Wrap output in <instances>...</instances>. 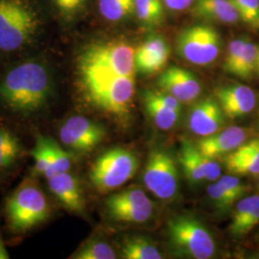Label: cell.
Returning a JSON list of instances; mask_svg holds the SVG:
<instances>
[{
  "label": "cell",
  "instance_id": "24",
  "mask_svg": "<svg viewBox=\"0 0 259 259\" xmlns=\"http://www.w3.org/2000/svg\"><path fill=\"white\" fill-rule=\"evenodd\" d=\"M162 0H136L135 15L139 22L147 29H155L164 19Z\"/></svg>",
  "mask_w": 259,
  "mask_h": 259
},
{
  "label": "cell",
  "instance_id": "13",
  "mask_svg": "<svg viewBox=\"0 0 259 259\" xmlns=\"http://www.w3.org/2000/svg\"><path fill=\"white\" fill-rule=\"evenodd\" d=\"M215 96L225 115L230 119H237L247 115L256 105L254 92L240 83L220 87L215 91Z\"/></svg>",
  "mask_w": 259,
  "mask_h": 259
},
{
  "label": "cell",
  "instance_id": "9",
  "mask_svg": "<svg viewBox=\"0 0 259 259\" xmlns=\"http://www.w3.org/2000/svg\"><path fill=\"white\" fill-rule=\"evenodd\" d=\"M105 205L109 216L117 222H147L154 212L152 201L140 188H129L111 195Z\"/></svg>",
  "mask_w": 259,
  "mask_h": 259
},
{
  "label": "cell",
  "instance_id": "31",
  "mask_svg": "<svg viewBox=\"0 0 259 259\" xmlns=\"http://www.w3.org/2000/svg\"><path fill=\"white\" fill-rule=\"evenodd\" d=\"M206 192L214 205L217 208H220L223 210L228 209L236 202L232 196L226 191V189L222 185L218 183V181L209 185L206 189Z\"/></svg>",
  "mask_w": 259,
  "mask_h": 259
},
{
  "label": "cell",
  "instance_id": "12",
  "mask_svg": "<svg viewBox=\"0 0 259 259\" xmlns=\"http://www.w3.org/2000/svg\"><path fill=\"white\" fill-rule=\"evenodd\" d=\"M157 85L180 102L194 101L202 92V85L195 75L180 66H170L157 79Z\"/></svg>",
  "mask_w": 259,
  "mask_h": 259
},
{
  "label": "cell",
  "instance_id": "6",
  "mask_svg": "<svg viewBox=\"0 0 259 259\" xmlns=\"http://www.w3.org/2000/svg\"><path fill=\"white\" fill-rule=\"evenodd\" d=\"M139 159L127 149L115 147L103 153L94 161L90 180L95 189L108 193L125 185L137 173Z\"/></svg>",
  "mask_w": 259,
  "mask_h": 259
},
{
  "label": "cell",
  "instance_id": "29",
  "mask_svg": "<svg viewBox=\"0 0 259 259\" xmlns=\"http://www.w3.org/2000/svg\"><path fill=\"white\" fill-rule=\"evenodd\" d=\"M72 165L71 157L69 154L65 151L64 149L61 148L58 143L55 142L53 139L51 141V163L49 170L47 171L46 178L49 179L51 177L68 172Z\"/></svg>",
  "mask_w": 259,
  "mask_h": 259
},
{
  "label": "cell",
  "instance_id": "20",
  "mask_svg": "<svg viewBox=\"0 0 259 259\" xmlns=\"http://www.w3.org/2000/svg\"><path fill=\"white\" fill-rule=\"evenodd\" d=\"M259 224V196L252 195L240 200L232 214L230 232L233 236L241 237Z\"/></svg>",
  "mask_w": 259,
  "mask_h": 259
},
{
  "label": "cell",
  "instance_id": "37",
  "mask_svg": "<svg viewBox=\"0 0 259 259\" xmlns=\"http://www.w3.org/2000/svg\"><path fill=\"white\" fill-rule=\"evenodd\" d=\"M257 71L259 73V48H258V60H257Z\"/></svg>",
  "mask_w": 259,
  "mask_h": 259
},
{
  "label": "cell",
  "instance_id": "19",
  "mask_svg": "<svg viewBox=\"0 0 259 259\" xmlns=\"http://www.w3.org/2000/svg\"><path fill=\"white\" fill-rule=\"evenodd\" d=\"M191 6L193 17L205 21L234 24L240 19L230 0H195Z\"/></svg>",
  "mask_w": 259,
  "mask_h": 259
},
{
  "label": "cell",
  "instance_id": "14",
  "mask_svg": "<svg viewBox=\"0 0 259 259\" xmlns=\"http://www.w3.org/2000/svg\"><path fill=\"white\" fill-rule=\"evenodd\" d=\"M225 116L217 100L206 97L192 107L188 115V127L197 136L208 137L222 129Z\"/></svg>",
  "mask_w": 259,
  "mask_h": 259
},
{
  "label": "cell",
  "instance_id": "21",
  "mask_svg": "<svg viewBox=\"0 0 259 259\" xmlns=\"http://www.w3.org/2000/svg\"><path fill=\"white\" fill-rule=\"evenodd\" d=\"M142 100L150 118L158 129H172L180 119L182 111H176L161 102L155 91H145L142 93Z\"/></svg>",
  "mask_w": 259,
  "mask_h": 259
},
{
  "label": "cell",
  "instance_id": "2",
  "mask_svg": "<svg viewBox=\"0 0 259 259\" xmlns=\"http://www.w3.org/2000/svg\"><path fill=\"white\" fill-rule=\"evenodd\" d=\"M53 93L47 65L27 61L13 67L0 83V101L11 111L33 114L44 110Z\"/></svg>",
  "mask_w": 259,
  "mask_h": 259
},
{
  "label": "cell",
  "instance_id": "17",
  "mask_svg": "<svg viewBox=\"0 0 259 259\" xmlns=\"http://www.w3.org/2000/svg\"><path fill=\"white\" fill-rule=\"evenodd\" d=\"M48 180V187L60 203L75 213H83L84 200L78 180L68 172L54 175Z\"/></svg>",
  "mask_w": 259,
  "mask_h": 259
},
{
  "label": "cell",
  "instance_id": "16",
  "mask_svg": "<svg viewBox=\"0 0 259 259\" xmlns=\"http://www.w3.org/2000/svg\"><path fill=\"white\" fill-rule=\"evenodd\" d=\"M248 136L247 130L233 126L220 133L204 137L197 143L200 152L210 158H217L232 153L245 143Z\"/></svg>",
  "mask_w": 259,
  "mask_h": 259
},
{
  "label": "cell",
  "instance_id": "11",
  "mask_svg": "<svg viewBox=\"0 0 259 259\" xmlns=\"http://www.w3.org/2000/svg\"><path fill=\"white\" fill-rule=\"evenodd\" d=\"M179 161L186 179L192 185L204 181L215 182L221 177V167L215 159L203 155L197 146L182 139Z\"/></svg>",
  "mask_w": 259,
  "mask_h": 259
},
{
  "label": "cell",
  "instance_id": "7",
  "mask_svg": "<svg viewBox=\"0 0 259 259\" xmlns=\"http://www.w3.org/2000/svg\"><path fill=\"white\" fill-rule=\"evenodd\" d=\"M180 57L195 65H208L218 58L221 50V37L215 28L197 24L185 28L176 38Z\"/></svg>",
  "mask_w": 259,
  "mask_h": 259
},
{
  "label": "cell",
  "instance_id": "27",
  "mask_svg": "<svg viewBox=\"0 0 259 259\" xmlns=\"http://www.w3.org/2000/svg\"><path fill=\"white\" fill-rule=\"evenodd\" d=\"M116 254L111 245L100 240H90L72 254L75 259H114Z\"/></svg>",
  "mask_w": 259,
  "mask_h": 259
},
{
  "label": "cell",
  "instance_id": "36",
  "mask_svg": "<svg viewBox=\"0 0 259 259\" xmlns=\"http://www.w3.org/2000/svg\"><path fill=\"white\" fill-rule=\"evenodd\" d=\"M9 253L6 250V247L4 245V242H3V238L1 236V233H0V259H9Z\"/></svg>",
  "mask_w": 259,
  "mask_h": 259
},
{
  "label": "cell",
  "instance_id": "28",
  "mask_svg": "<svg viewBox=\"0 0 259 259\" xmlns=\"http://www.w3.org/2000/svg\"><path fill=\"white\" fill-rule=\"evenodd\" d=\"M51 141L52 139L37 136L36 145L32 151L34 158V170L37 174L47 175L51 163Z\"/></svg>",
  "mask_w": 259,
  "mask_h": 259
},
{
  "label": "cell",
  "instance_id": "25",
  "mask_svg": "<svg viewBox=\"0 0 259 259\" xmlns=\"http://www.w3.org/2000/svg\"><path fill=\"white\" fill-rule=\"evenodd\" d=\"M258 47L252 44L250 39L246 41L239 58L232 67L231 74L235 75L242 79H250L257 70Z\"/></svg>",
  "mask_w": 259,
  "mask_h": 259
},
{
  "label": "cell",
  "instance_id": "35",
  "mask_svg": "<svg viewBox=\"0 0 259 259\" xmlns=\"http://www.w3.org/2000/svg\"><path fill=\"white\" fill-rule=\"evenodd\" d=\"M194 1L195 0H162L167 9L174 12H181L189 8Z\"/></svg>",
  "mask_w": 259,
  "mask_h": 259
},
{
  "label": "cell",
  "instance_id": "33",
  "mask_svg": "<svg viewBox=\"0 0 259 259\" xmlns=\"http://www.w3.org/2000/svg\"><path fill=\"white\" fill-rule=\"evenodd\" d=\"M248 40L247 37H240L233 39L230 42L228 47V51L226 55V60H225V65L224 68L227 72L231 73L232 67L235 65L237 59L239 58L241 52L243 50V47L245 46L246 41Z\"/></svg>",
  "mask_w": 259,
  "mask_h": 259
},
{
  "label": "cell",
  "instance_id": "32",
  "mask_svg": "<svg viewBox=\"0 0 259 259\" xmlns=\"http://www.w3.org/2000/svg\"><path fill=\"white\" fill-rule=\"evenodd\" d=\"M218 183L222 185L226 191L237 201L247 192V187L238 178L234 176H221L218 179Z\"/></svg>",
  "mask_w": 259,
  "mask_h": 259
},
{
  "label": "cell",
  "instance_id": "34",
  "mask_svg": "<svg viewBox=\"0 0 259 259\" xmlns=\"http://www.w3.org/2000/svg\"><path fill=\"white\" fill-rule=\"evenodd\" d=\"M60 14L66 19H71L83 10L88 0H52Z\"/></svg>",
  "mask_w": 259,
  "mask_h": 259
},
{
  "label": "cell",
  "instance_id": "10",
  "mask_svg": "<svg viewBox=\"0 0 259 259\" xmlns=\"http://www.w3.org/2000/svg\"><path fill=\"white\" fill-rule=\"evenodd\" d=\"M106 130L101 124L84 116L68 118L60 129V139L66 147L78 152H91L102 142Z\"/></svg>",
  "mask_w": 259,
  "mask_h": 259
},
{
  "label": "cell",
  "instance_id": "4",
  "mask_svg": "<svg viewBox=\"0 0 259 259\" xmlns=\"http://www.w3.org/2000/svg\"><path fill=\"white\" fill-rule=\"evenodd\" d=\"M50 204L40 187L26 180L10 195L5 203V217L14 233L29 232L46 222Z\"/></svg>",
  "mask_w": 259,
  "mask_h": 259
},
{
  "label": "cell",
  "instance_id": "18",
  "mask_svg": "<svg viewBox=\"0 0 259 259\" xmlns=\"http://www.w3.org/2000/svg\"><path fill=\"white\" fill-rule=\"evenodd\" d=\"M227 169L236 175H259V139L245 142L224 157Z\"/></svg>",
  "mask_w": 259,
  "mask_h": 259
},
{
  "label": "cell",
  "instance_id": "15",
  "mask_svg": "<svg viewBox=\"0 0 259 259\" xmlns=\"http://www.w3.org/2000/svg\"><path fill=\"white\" fill-rule=\"evenodd\" d=\"M170 56V47L162 36L148 37L135 53L136 70L142 74H153L161 70Z\"/></svg>",
  "mask_w": 259,
  "mask_h": 259
},
{
  "label": "cell",
  "instance_id": "1",
  "mask_svg": "<svg viewBox=\"0 0 259 259\" xmlns=\"http://www.w3.org/2000/svg\"><path fill=\"white\" fill-rule=\"evenodd\" d=\"M136 50L118 39L88 45L77 59V76L87 102L116 119L131 113L136 93Z\"/></svg>",
  "mask_w": 259,
  "mask_h": 259
},
{
  "label": "cell",
  "instance_id": "3",
  "mask_svg": "<svg viewBox=\"0 0 259 259\" xmlns=\"http://www.w3.org/2000/svg\"><path fill=\"white\" fill-rule=\"evenodd\" d=\"M39 24V15L31 0H0V53L27 47Z\"/></svg>",
  "mask_w": 259,
  "mask_h": 259
},
{
  "label": "cell",
  "instance_id": "23",
  "mask_svg": "<svg viewBox=\"0 0 259 259\" xmlns=\"http://www.w3.org/2000/svg\"><path fill=\"white\" fill-rule=\"evenodd\" d=\"M22 145L16 135L0 126V170L14 166L22 155Z\"/></svg>",
  "mask_w": 259,
  "mask_h": 259
},
{
  "label": "cell",
  "instance_id": "5",
  "mask_svg": "<svg viewBox=\"0 0 259 259\" xmlns=\"http://www.w3.org/2000/svg\"><path fill=\"white\" fill-rule=\"evenodd\" d=\"M167 236L178 255L194 259L211 258L215 242L211 233L193 216L176 215L167 222Z\"/></svg>",
  "mask_w": 259,
  "mask_h": 259
},
{
  "label": "cell",
  "instance_id": "22",
  "mask_svg": "<svg viewBox=\"0 0 259 259\" xmlns=\"http://www.w3.org/2000/svg\"><path fill=\"white\" fill-rule=\"evenodd\" d=\"M121 255L126 259H161L156 245L143 236H132L124 241Z\"/></svg>",
  "mask_w": 259,
  "mask_h": 259
},
{
  "label": "cell",
  "instance_id": "8",
  "mask_svg": "<svg viewBox=\"0 0 259 259\" xmlns=\"http://www.w3.org/2000/svg\"><path fill=\"white\" fill-rule=\"evenodd\" d=\"M143 182L158 199L164 201L174 199L179 190V174L175 158L163 149H154L149 154L143 172Z\"/></svg>",
  "mask_w": 259,
  "mask_h": 259
},
{
  "label": "cell",
  "instance_id": "30",
  "mask_svg": "<svg viewBox=\"0 0 259 259\" xmlns=\"http://www.w3.org/2000/svg\"><path fill=\"white\" fill-rule=\"evenodd\" d=\"M240 19L250 28L259 30V0H230Z\"/></svg>",
  "mask_w": 259,
  "mask_h": 259
},
{
  "label": "cell",
  "instance_id": "26",
  "mask_svg": "<svg viewBox=\"0 0 259 259\" xmlns=\"http://www.w3.org/2000/svg\"><path fill=\"white\" fill-rule=\"evenodd\" d=\"M99 11L110 21H120L135 15L136 0H99Z\"/></svg>",
  "mask_w": 259,
  "mask_h": 259
},
{
  "label": "cell",
  "instance_id": "38",
  "mask_svg": "<svg viewBox=\"0 0 259 259\" xmlns=\"http://www.w3.org/2000/svg\"><path fill=\"white\" fill-rule=\"evenodd\" d=\"M258 189H259V180H258Z\"/></svg>",
  "mask_w": 259,
  "mask_h": 259
}]
</instances>
